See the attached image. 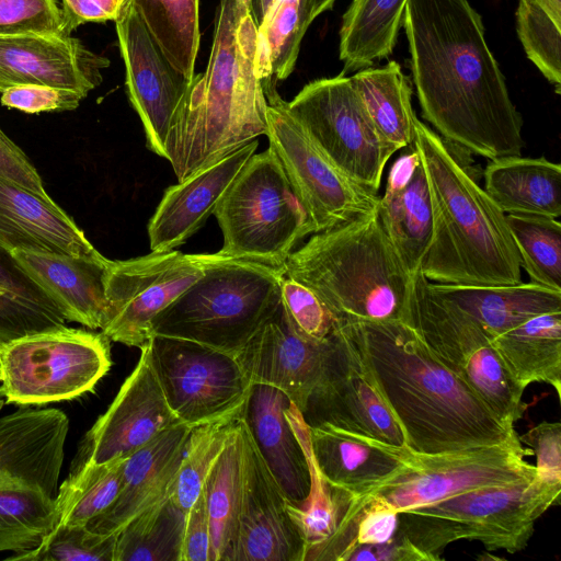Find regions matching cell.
I'll return each instance as SVG.
<instances>
[{
    "mask_svg": "<svg viewBox=\"0 0 561 561\" xmlns=\"http://www.w3.org/2000/svg\"><path fill=\"white\" fill-rule=\"evenodd\" d=\"M402 25L423 118L478 156H520L523 117L468 0H408Z\"/></svg>",
    "mask_w": 561,
    "mask_h": 561,
    "instance_id": "6da1fadb",
    "label": "cell"
},
{
    "mask_svg": "<svg viewBox=\"0 0 561 561\" xmlns=\"http://www.w3.org/2000/svg\"><path fill=\"white\" fill-rule=\"evenodd\" d=\"M345 323L358 341L409 449L422 454L457 451L518 435L435 357L407 322Z\"/></svg>",
    "mask_w": 561,
    "mask_h": 561,
    "instance_id": "7a4b0ae2",
    "label": "cell"
},
{
    "mask_svg": "<svg viewBox=\"0 0 561 561\" xmlns=\"http://www.w3.org/2000/svg\"><path fill=\"white\" fill-rule=\"evenodd\" d=\"M256 53L252 15L238 21L233 0H219L207 68L191 79L165 142L179 182L266 134Z\"/></svg>",
    "mask_w": 561,
    "mask_h": 561,
    "instance_id": "3957f363",
    "label": "cell"
},
{
    "mask_svg": "<svg viewBox=\"0 0 561 561\" xmlns=\"http://www.w3.org/2000/svg\"><path fill=\"white\" fill-rule=\"evenodd\" d=\"M413 146L428 183L433 234L420 273L432 283L513 285L520 261L506 215L445 140L417 117Z\"/></svg>",
    "mask_w": 561,
    "mask_h": 561,
    "instance_id": "277c9868",
    "label": "cell"
},
{
    "mask_svg": "<svg viewBox=\"0 0 561 561\" xmlns=\"http://www.w3.org/2000/svg\"><path fill=\"white\" fill-rule=\"evenodd\" d=\"M284 267L337 322L407 320L415 276L389 240L378 207L314 233L290 253Z\"/></svg>",
    "mask_w": 561,
    "mask_h": 561,
    "instance_id": "5b68a950",
    "label": "cell"
},
{
    "mask_svg": "<svg viewBox=\"0 0 561 561\" xmlns=\"http://www.w3.org/2000/svg\"><path fill=\"white\" fill-rule=\"evenodd\" d=\"M518 435L500 444L439 454L410 449L405 463L379 482L355 493L333 488L339 508L332 535L306 552L312 561L321 550L337 541L362 515L374 511L400 512L431 504L483 486L533 479L535 466Z\"/></svg>",
    "mask_w": 561,
    "mask_h": 561,
    "instance_id": "8992f818",
    "label": "cell"
},
{
    "mask_svg": "<svg viewBox=\"0 0 561 561\" xmlns=\"http://www.w3.org/2000/svg\"><path fill=\"white\" fill-rule=\"evenodd\" d=\"M561 486L536 476L503 485L472 489L398 512L400 531L430 561L442 560L458 540L480 541L488 550H524L536 520L560 504Z\"/></svg>",
    "mask_w": 561,
    "mask_h": 561,
    "instance_id": "52a82bcc",
    "label": "cell"
},
{
    "mask_svg": "<svg viewBox=\"0 0 561 561\" xmlns=\"http://www.w3.org/2000/svg\"><path fill=\"white\" fill-rule=\"evenodd\" d=\"M285 268L215 253L204 274L152 321V335L236 354L280 304Z\"/></svg>",
    "mask_w": 561,
    "mask_h": 561,
    "instance_id": "ba28073f",
    "label": "cell"
},
{
    "mask_svg": "<svg viewBox=\"0 0 561 561\" xmlns=\"http://www.w3.org/2000/svg\"><path fill=\"white\" fill-rule=\"evenodd\" d=\"M222 232L219 255L285 268L294 247L313 233L309 215L275 153H254L215 211Z\"/></svg>",
    "mask_w": 561,
    "mask_h": 561,
    "instance_id": "9c48e42d",
    "label": "cell"
},
{
    "mask_svg": "<svg viewBox=\"0 0 561 561\" xmlns=\"http://www.w3.org/2000/svg\"><path fill=\"white\" fill-rule=\"evenodd\" d=\"M110 341L62 325L0 345V399L41 405L92 391L112 366Z\"/></svg>",
    "mask_w": 561,
    "mask_h": 561,
    "instance_id": "30bf717a",
    "label": "cell"
},
{
    "mask_svg": "<svg viewBox=\"0 0 561 561\" xmlns=\"http://www.w3.org/2000/svg\"><path fill=\"white\" fill-rule=\"evenodd\" d=\"M405 322L503 423L514 426L523 416L525 389L508 371L493 337L469 316L434 296L421 273L414 277Z\"/></svg>",
    "mask_w": 561,
    "mask_h": 561,
    "instance_id": "8fae6325",
    "label": "cell"
},
{
    "mask_svg": "<svg viewBox=\"0 0 561 561\" xmlns=\"http://www.w3.org/2000/svg\"><path fill=\"white\" fill-rule=\"evenodd\" d=\"M271 150L305 206L313 233L377 209L380 196L342 172L287 110L272 79L262 80Z\"/></svg>",
    "mask_w": 561,
    "mask_h": 561,
    "instance_id": "7c38bea8",
    "label": "cell"
},
{
    "mask_svg": "<svg viewBox=\"0 0 561 561\" xmlns=\"http://www.w3.org/2000/svg\"><path fill=\"white\" fill-rule=\"evenodd\" d=\"M287 110L346 175L378 192L393 154L375 128L352 77L341 73L306 84Z\"/></svg>",
    "mask_w": 561,
    "mask_h": 561,
    "instance_id": "4fadbf2b",
    "label": "cell"
},
{
    "mask_svg": "<svg viewBox=\"0 0 561 561\" xmlns=\"http://www.w3.org/2000/svg\"><path fill=\"white\" fill-rule=\"evenodd\" d=\"M300 413L309 427L329 424L381 443L405 446L366 356L345 322H337L330 334L321 378Z\"/></svg>",
    "mask_w": 561,
    "mask_h": 561,
    "instance_id": "5bb4252c",
    "label": "cell"
},
{
    "mask_svg": "<svg viewBox=\"0 0 561 561\" xmlns=\"http://www.w3.org/2000/svg\"><path fill=\"white\" fill-rule=\"evenodd\" d=\"M215 254L172 250L110 262L104 275L106 318L102 332L114 342L141 347L156 316L205 272Z\"/></svg>",
    "mask_w": 561,
    "mask_h": 561,
    "instance_id": "9a60e30c",
    "label": "cell"
},
{
    "mask_svg": "<svg viewBox=\"0 0 561 561\" xmlns=\"http://www.w3.org/2000/svg\"><path fill=\"white\" fill-rule=\"evenodd\" d=\"M148 345L167 402L180 422L195 426L244 403L251 385L234 355L156 334Z\"/></svg>",
    "mask_w": 561,
    "mask_h": 561,
    "instance_id": "2e32d148",
    "label": "cell"
},
{
    "mask_svg": "<svg viewBox=\"0 0 561 561\" xmlns=\"http://www.w3.org/2000/svg\"><path fill=\"white\" fill-rule=\"evenodd\" d=\"M180 421L169 407L148 343L107 410L79 444L71 469L127 458Z\"/></svg>",
    "mask_w": 561,
    "mask_h": 561,
    "instance_id": "e0dca14e",
    "label": "cell"
},
{
    "mask_svg": "<svg viewBox=\"0 0 561 561\" xmlns=\"http://www.w3.org/2000/svg\"><path fill=\"white\" fill-rule=\"evenodd\" d=\"M115 23L128 99L141 121L147 148L165 159L170 126L191 79L172 66L125 0Z\"/></svg>",
    "mask_w": 561,
    "mask_h": 561,
    "instance_id": "ac0fdd59",
    "label": "cell"
},
{
    "mask_svg": "<svg viewBox=\"0 0 561 561\" xmlns=\"http://www.w3.org/2000/svg\"><path fill=\"white\" fill-rule=\"evenodd\" d=\"M243 484L237 537L230 561H304L307 545L291 518L289 503L239 421Z\"/></svg>",
    "mask_w": 561,
    "mask_h": 561,
    "instance_id": "d6986e66",
    "label": "cell"
},
{
    "mask_svg": "<svg viewBox=\"0 0 561 561\" xmlns=\"http://www.w3.org/2000/svg\"><path fill=\"white\" fill-rule=\"evenodd\" d=\"M329 346L330 335L314 341L299 334L280 302L236 357L250 385L280 390L302 412L321 378Z\"/></svg>",
    "mask_w": 561,
    "mask_h": 561,
    "instance_id": "ffe728a7",
    "label": "cell"
},
{
    "mask_svg": "<svg viewBox=\"0 0 561 561\" xmlns=\"http://www.w3.org/2000/svg\"><path fill=\"white\" fill-rule=\"evenodd\" d=\"M110 60L70 35H0V92L20 85H50L84 96L102 82Z\"/></svg>",
    "mask_w": 561,
    "mask_h": 561,
    "instance_id": "44dd1931",
    "label": "cell"
},
{
    "mask_svg": "<svg viewBox=\"0 0 561 561\" xmlns=\"http://www.w3.org/2000/svg\"><path fill=\"white\" fill-rule=\"evenodd\" d=\"M69 431L58 409L23 408L0 417V486H27L55 499Z\"/></svg>",
    "mask_w": 561,
    "mask_h": 561,
    "instance_id": "7402d4cb",
    "label": "cell"
},
{
    "mask_svg": "<svg viewBox=\"0 0 561 561\" xmlns=\"http://www.w3.org/2000/svg\"><path fill=\"white\" fill-rule=\"evenodd\" d=\"M257 145L254 139L165 190L148 224L151 252L174 250L205 225Z\"/></svg>",
    "mask_w": 561,
    "mask_h": 561,
    "instance_id": "603a6c76",
    "label": "cell"
},
{
    "mask_svg": "<svg viewBox=\"0 0 561 561\" xmlns=\"http://www.w3.org/2000/svg\"><path fill=\"white\" fill-rule=\"evenodd\" d=\"M193 426L179 422L127 457L115 501L87 527L114 535L139 513L170 495Z\"/></svg>",
    "mask_w": 561,
    "mask_h": 561,
    "instance_id": "cb8c5ba5",
    "label": "cell"
},
{
    "mask_svg": "<svg viewBox=\"0 0 561 561\" xmlns=\"http://www.w3.org/2000/svg\"><path fill=\"white\" fill-rule=\"evenodd\" d=\"M0 247L102 259L83 231L53 199L0 176Z\"/></svg>",
    "mask_w": 561,
    "mask_h": 561,
    "instance_id": "d4e9b609",
    "label": "cell"
},
{
    "mask_svg": "<svg viewBox=\"0 0 561 561\" xmlns=\"http://www.w3.org/2000/svg\"><path fill=\"white\" fill-rule=\"evenodd\" d=\"M290 402L274 387L252 383L242 419L289 504L301 508L309 496L311 476L306 449L286 416Z\"/></svg>",
    "mask_w": 561,
    "mask_h": 561,
    "instance_id": "484cf974",
    "label": "cell"
},
{
    "mask_svg": "<svg viewBox=\"0 0 561 561\" xmlns=\"http://www.w3.org/2000/svg\"><path fill=\"white\" fill-rule=\"evenodd\" d=\"M392 164L380 196L382 227L411 276L420 268L433 234V214L426 173L412 145Z\"/></svg>",
    "mask_w": 561,
    "mask_h": 561,
    "instance_id": "4316f807",
    "label": "cell"
},
{
    "mask_svg": "<svg viewBox=\"0 0 561 561\" xmlns=\"http://www.w3.org/2000/svg\"><path fill=\"white\" fill-rule=\"evenodd\" d=\"M11 253L67 321L92 330L103 327L107 309L104 275L111 260L21 250Z\"/></svg>",
    "mask_w": 561,
    "mask_h": 561,
    "instance_id": "83f0119b",
    "label": "cell"
},
{
    "mask_svg": "<svg viewBox=\"0 0 561 561\" xmlns=\"http://www.w3.org/2000/svg\"><path fill=\"white\" fill-rule=\"evenodd\" d=\"M308 426V425H307ZM311 457L325 481L345 493L362 491L401 468L407 446H394L329 424L308 426Z\"/></svg>",
    "mask_w": 561,
    "mask_h": 561,
    "instance_id": "f1b7e54d",
    "label": "cell"
},
{
    "mask_svg": "<svg viewBox=\"0 0 561 561\" xmlns=\"http://www.w3.org/2000/svg\"><path fill=\"white\" fill-rule=\"evenodd\" d=\"M430 291L478 322L492 337L547 312L561 310V291L535 283L455 285L432 283Z\"/></svg>",
    "mask_w": 561,
    "mask_h": 561,
    "instance_id": "f546056e",
    "label": "cell"
},
{
    "mask_svg": "<svg viewBox=\"0 0 561 561\" xmlns=\"http://www.w3.org/2000/svg\"><path fill=\"white\" fill-rule=\"evenodd\" d=\"M483 179L485 193L505 215H561L560 163L546 157H501L490 160Z\"/></svg>",
    "mask_w": 561,
    "mask_h": 561,
    "instance_id": "4dcf8cb0",
    "label": "cell"
},
{
    "mask_svg": "<svg viewBox=\"0 0 561 561\" xmlns=\"http://www.w3.org/2000/svg\"><path fill=\"white\" fill-rule=\"evenodd\" d=\"M493 344L514 379L552 386L561 394V310L535 316L494 336Z\"/></svg>",
    "mask_w": 561,
    "mask_h": 561,
    "instance_id": "1f68e13d",
    "label": "cell"
},
{
    "mask_svg": "<svg viewBox=\"0 0 561 561\" xmlns=\"http://www.w3.org/2000/svg\"><path fill=\"white\" fill-rule=\"evenodd\" d=\"M352 80L367 113L387 147L396 153L413 144L411 82L401 66L391 60L381 67L358 70Z\"/></svg>",
    "mask_w": 561,
    "mask_h": 561,
    "instance_id": "d6a6232c",
    "label": "cell"
},
{
    "mask_svg": "<svg viewBox=\"0 0 561 561\" xmlns=\"http://www.w3.org/2000/svg\"><path fill=\"white\" fill-rule=\"evenodd\" d=\"M407 2L352 0L340 28L339 57L344 72L371 67L392 54Z\"/></svg>",
    "mask_w": 561,
    "mask_h": 561,
    "instance_id": "836d02e7",
    "label": "cell"
},
{
    "mask_svg": "<svg viewBox=\"0 0 561 561\" xmlns=\"http://www.w3.org/2000/svg\"><path fill=\"white\" fill-rule=\"evenodd\" d=\"M240 419L202 488L210 526L209 561H230L237 537L243 484Z\"/></svg>",
    "mask_w": 561,
    "mask_h": 561,
    "instance_id": "e575fe53",
    "label": "cell"
},
{
    "mask_svg": "<svg viewBox=\"0 0 561 561\" xmlns=\"http://www.w3.org/2000/svg\"><path fill=\"white\" fill-rule=\"evenodd\" d=\"M66 321L12 253L0 247V345L62 327Z\"/></svg>",
    "mask_w": 561,
    "mask_h": 561,
    "instance_id": "d590c367",
    "label": "cell"
},
{
    "mask_svg": "<svg viewBox=\"0 0 561 561\" xmlns=\"http://www.w3.org/2000/svg\"><path fill=\"white\" fill-rule=\"evenodd\" d=\"M184 513L170 495L116 533L113 561H182Z\"/></svg>",
    "mask_w": 561,
    "mask_h": 561,
    "instance_id": "8d00e7d4",
    "label": "cell"
},
{
    "mask_svg": "<svg viewBox=\"0 0 561 561\" xmlns=\"http://www.w3.org/2000/svg\"><path fill=\"white\" fill-rule=\"evenodd\" d=\"M137 12L172 66L194 77L199 47V0H125Z\"/></svg>",
    "mask_w": 561,
    "mask_h": 561,
    "instance_id": "74e56055",
    "label": "cell"
},
{
    "mask_svg": "<svg viewBox=\"0 0 561 561\" xmlns=\"http://www.w3.org/2000/svg\"><path fill=\"white\" fill-rule=\"evenodd\" d=\"M126 458L71 469L55 496L56 526L87 525L118 495Z\"/></svg>",
    "mask_w": 561,
    "mask_h": 561,
    "instance_id": "f35d334b",
    "label": "cell"
},
{
    "mask_svg": "<svg viewBox=\"0 0 561 561\" xmlns=\"http://www.w3.org/2000/svg\"><path fill=\"white\" fill-rule=\"evenodd\" d=\"M310 24L306 0L276 1L256 27V69L261 80L289 77Z\"/></svg>",
    "mask_w": 561,
    "mask_h": 561,
    "instance_id": "ab89813d",
    "label": "cell"
},
{
    "mask_svg": "<svg viewBox=\"0 0 561 561\" xmlns=\"http://www.w3.org/2000/svg\"><path fill=\"white\" fill-rule=\"evenodd\" d=\"M55 524V499L34 488L0 486V552L37 547Z\"/></svg>",
    "mask_w": 561,
    "mask_h": 561,
    "instance_id": "60d3db41",
    "label": "cell"
},
{
    "mask_svg": "<svg viewBox=\"0 0 561 561\" xmlns=\"http://www.w3.org/2000/svg\"><path fill=\"white\" fill-rule=\"evenodd\" d=\"M244 403L218 419L192 427L170 492V499L184 513L201 493L210 468L242 416Z\"/></svg>",
    "mask_w": 561,
    "mask_h": 561,
    "instance_id": "b9f144b4",
    "label": "cell"
},
{
    "mask_svg": "<svg viewBox=\"0 0 561 561\" xmlns=\"http://www.w3.org/2000/svg\"><path fill=\"white\" fill-rule=\"evenodd\" d=\"M506 220L530 282L561 291L560 221L533 215H506Z\"/></svg>",
    "mask_w": 561,
    "mask_h": 561,
    "instance_id": "7bdbcfd3",
    "label": "cell"
},
{
    "mask_svg": "<svg viewBox=\"0 0 561 561\" xmlns=\"http://www.w3.org/2000/svg\"><path fill=\"white\" fill-rule=\"evenodd\" d=\"M516 30L528 59L561 90V0H518Z\"/></svg>",
    "mask_w": 561,
    "mask_h": 561,
    "instance_id": "ee69618b",
    "label": "cell"
},
{
    "mask_svg": "<svg viewBox=\"0 0 561 561\" xmlns=\"http://www.w3.org/2000/svg\"><path fill=\"white\" fill-rule=\"evenodd\" d=\"M286 416L306 449L310 468L311 486L306 504L301 508L287 504L291 518L304 535L307 552L332 535L337 524L339 508L333 488L321 476L311 457L308 426L293 402L286 409Z\"/></svg>",
    "mask_w": 561,
    "mask_h": 561,
    "instance_id": "f6af8a7d",
    "label": "cell"
},
{
    "mask_svg": "<svg viewBox=\"0 0 561 561\" xmlns=\"http://www.w3.org/2000/svg\"><path fill=\"white\" fill-rule=\"evenodd\" d=\"M116 534L101 535L87 525L56 526L42 542L5 560L19 561H113Z\"/></svg>",
    "mask_w": 561,
    "mask_h": 561,
    "instance_id": "bcb514c9",
    "label": "cell"
},
{
    "mask_svg": "<svg viewBox=\"0 0 561 561\" xmlns=\"http://www.w3.org/2000/svg\"><path fill=\"white\" fill-rule=\"evenodd\" d=\"M280 302L294 329L307 339L323 341L337 324L309 287L286 275L280 283Z\"/></svg>",
    "mask_w": 561,
    "mask_h": 561,
    "instance_id": "7dc6e473",
    "label": "cell"
},
{
    "mask_svg": "<svg viewBox=\"0 0 561 561\" xmlns=\"http://www.w3.org/2000/svg\"><path fill=\"white\" fill-rule=\"evenodd\" d=\"M15 34L65 35L56 0H0V35Z\"/></svg>",
    "mask_w": 561,
    "mask_h": 561,
    "instance_id": "c3c4849f",
    "label": "cell"
},
{
    "mask_svg": "<svg viewBox=\"0 0 561 561\" xmlns=\"http://www.w3.org/2000/svg\"><path fill=\"white\" fill-rule=\"evenodd\" d=\"M85 96L77 91L50 85H20L2 92L1 104L25 113L71 111Z\"/></svg>",
    "mask_w": 561,
    "mask_h": 561,
    "instance_id": "681fc988",
    "label": "cell"
},
{
    "mask_svg": "<svg viewBox=\"0 0 561 561\" xmlns=\"http://www.w3.org/2000/svg\"><path fill=\"white\" fill-rule=\"evenodd\" d=\"M518 438L535 454L537 476L561 486V423L542 421Z\"/></svg>",
    "mask_w": 561,
    "mask_h": 561,
    "instance_id": "f907efd6",
    "label": "cell"
},
{
    "mask_svg": "<svg viewBox=\"0 0 561 561\" xmlns=\"http://www.w3.org/2000/svg\"><path fill=\"white\" fill-rule=\"evenodd\" d=\"M0 176L10 180L46 199L43 180L26 154L0 128Z\"/></svg>",
    "mask_w": 561,
    "mask_h": 561,
    "instance_id": "816d5d0a",
    "label": "cell"
},
{
    "mask_svg": "<svg viewBox=\"0 0 561 561\" xmlns=\"http://www.w3.org/2000/svg\"><path fill=\"white\" fill-rule=\"evenodd\" d=\"M210 526L203 490L186 512L182 561H209Z\"/></svg>",
    "mask_w": 561,
    "mask_h": 561,
    "instance_id": "f5cc1de1",
    "label": "cell"
},
{
    "mask_svg": "<svg viewBox=\"0 0 561 561\" xmlns=\"http://www.w3.org/2000/svg\"><path fill=\"white\" fill-rule=\"evenodd\" d=\"M123 0H61L65 35L87 22L115 21Z\"/></svg>",
    "mask_w": 561,
    "mask_h": 561,
    "instance_id": "db71d44e",
    "label": "cell"
},
{
    "mask_svg": "<svg viewBox=\"0 0 561 561\" xmlns=\"http://www.w3.org/2000/svg\"><path fill=\"white\" fill-rule=\"evenodd\" d=\"M342 561H430L400 531V535L385 543L357 545L348 550Z\"/></svg>",
    "mask_w": 561,
    "mask_h": 561,
    "instance_id": "11a10c76",
    "label": "cell"
},
{
    "mask_svg": "<svg viewBox=\"0 0 561 561\" xmlns=\"http://www.w3.org/2000/svg\"><path fill=\"white\" fill-rule=\"evenodd\" d=\"M277 0H251V15L256 27L262 23L265 15Z\"/></svg>",
    "mask_w": 561,
    "mask_h": 561,
    "instance_id": "9f6ffc18",
    "label": "cell"
},
{
    "mask_svg": "<svg viewBox=\"0 0 561 561\" xmlns=\"http://www.w3.org/2000/svg\"><path fill=\"white\" fill-rule=\"evenodd\" d=\"M335 0H306L307 13L310 22L321 13L332 9Z\"/></svg>",
    "mask_w": 561,
    "mask_h": 561,
    "instance_id": "6f0895ef",
    "label": "cell"
},
{
    "mask_svg": "<svg viewBox=\"0 0 561 561\" xmlns=\"http://www.w3.org/2000/svg\"><path fill=\"white\" fill-rule=\"evenodd\" d=\"M233 2L234 14L238 21L251 14V0H233Z\"/></svg>",
    "mask_w": 561,
    "mask_h": 561,
    "instance_id": "680465c9",
    "label": "cell"
}]
</instances>
